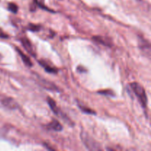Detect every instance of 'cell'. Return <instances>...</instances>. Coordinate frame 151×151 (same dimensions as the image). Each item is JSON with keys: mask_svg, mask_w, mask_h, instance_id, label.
<instances>
[{"mask_svg": "<svg viewBox=\"0 0 151 151\" xmlns=\"http://www.w3.org/2000/svg\"><path fill=\"white\" fill-rule=\"evenodd\" d=\"M130 86H131V88L132 89V91H134L136 97L138 98L139 101L140 102L143 109H147V97L145 92V90L143 88L141 84L139 83L134 82L131 83L130 84Z\"/></svg>", "mask_w": 151, "mask_h": 151, "instance_id": "cell-1", "label": "cell"}, {"mask_svg": "<svg viewBox=\"0 0 151 151\" xmlns=\"http://www.w3.org/2000/svg\"><path fill=\"white\" fill-rule=\"evenodd\" d=\"M81 138L82 139L83 143L86 146L88 150H102L100 145L91 137L88 135L86 132L81 133Z\"/></svg>", "mask_w": 151, "mask_h": 151, "instance_id": "cell-2", "label": "cell"}, {"mask_svg": "<svg viewBox=\"0 0 151 151\" xmlns=\"http://www.w3.org/2000/svg\"><path fill=\"white\" fill-rule=\"evenodd\" d=\"M1 103L3 106H4L6 109H9V110H16L19 108L18 103L12 97H4V98L1 99Z\"/></svg>", "mask_w": 151, "mask_h": 151, "instance_id": "cell-3", "label": "cell"}, {"mask_svg": "<svg viewBox=\"0 0 151 151\" xmlns=\"http://www.w3.org/2000/svg\"><path fill=\"white\" fill-rule=\"evenodd\" d=\"M139 48L140 49L142 52L145 53L147 57L150 56V44L149 41H147L144 38H139Z\"/></svg>", "mask_w": 151, "mask_h": 151, "instance_id": "cell-4", "label": "cell"}, {"mask_svg": "<svg viewBox=\"0 0 151 151\" xmlns=\"http://www.w3.org/2000/svg\"><path fill=\"white\" fill-rule=\"evenodd\" d=\"M38 83H39V85H41L43 88H46V89L47 90H50V91H59L58 88L54 83H52L50 82V81H47V80L41 78H38Z\"/></svg>", "mask_w": 151, "mask_h": 151, "instance_id": "cell-5", "label": "cell"}, {"mask_svg": "<svg viewBox=\"0 0 151 151\" xmlns=\"http://www.w3.org/2000/svg\"><path fill=\"white\" fill-rule=\"evenodd\" d=\"M47 103H48L49 106H50V108L51 109V110L52 111V112L55 114L57 115V116H60L62 119H63V118H65V116H63V114L60 112L59 108L57 106V104H56V103L55 102L54 100H52V99L50 98V97H48V98H47Z\"/></svg>", "mask_w": 151, "mask_h": 151, "instance_id": "cell-6", "label": "cell"}, {"mask_svg": "<svg viewBox=\"0 0 151 151\" xmlns=\"http://www.w3.org/2000/svg\"><path fill=\"white\" fill-rule=\"evenodd\" d=\"M20 41L21 43L22 44V45H23V47H24L25 50H26L29 54H31L33 56H35V51L33 50V47H32V44H31L30 41H29V39L25 38V37H23V38H21Z\"/></svg>", "mask_w": 151, "mask_h": 151, "instance_id": "cell-7", "label": "cell"}, {"mask_svg": "<svg viewBox=\"0 0 151 151\" xmlns=\"http://www.w3.org/2000/svg\"><path fill=\"white\" fill-rule=\"evenodd\" d=\"M93 41H96L97 43L100 44H103V45L106 46V47H111L112 46V42L110 38H106V37L103 36H94L92 38Z\"/></svg>", "mask_w": 151, "mask_h": 151, "instance_id": "cell-8", "label": "cell"}, {"mask_svg": "<svg viewBox=\"0 0 151 151\" xmlns=\"http://www.w3.org/2000/svg\"><path fill=\"white\" fill-rule=\"evenodd\" d=\"M46 128L48 130H52V131H61L63 130L61 124L55 119H53L52 122H50L48 125H46Z\"/></svg>", "mask_w": 151, "mask_h": 151, "instance_id": "cell-9", "label": "cell"}, {"mask_svg": "<svg viewBox=\"0 0 151 151\" xmlns=\"http://www.w3.org/2000/svg\"><path fill=\"white\" fill-rule=\"evenodd\" d=\"M38 63L41 64V66L44 68V70L46 71L48 73H52V74H56L58 72V70L55 69V68L52 67L50 65H49L48 63H47L44 60H38Z\"/></svg>", "mask_w": 151, "mask_h": 151, "instance_id": "cell-10", "label": "cell"}, {"mask_svg": "<svg viewBox=\"0 0 151 151\" xmlns=\"http://www.w3.org/2000/svg\"><path fill=\"white\" fill-rule=\"evenodd\" d=\"M16 50H17L18 53H19V55H20L21 58H22V61L24 62V63L25 65H26L27 66H29V67H31V66H32V62H31L30 59H29V57H27V56L26 55H24L23 53V52L21 51L20 50H19L18 47H16Z\"/></svg>", "mask_w": 151, "mask_h": 151, "instance_id": "cell-11", "label": "cell"}, {"mask_svg": "<svg viewBox=\"0 0 151 151\" xmlns=\"http://www.w3.org/2000/svg\"><path fill=\"white\" fill-rule=\"evenodd\" d=\"M78 107H79V109H81V111L83 112V113H85V114H91V115L94 114L95 115L96 114H97L95 111H93L92 109H89V108L86 107V106H82V105H80V103L78 104Z\"/></svg>", "mask_w": 151, "mask_h": 151, "instance_id": "cell-12", "label": "cell"}, {"mask_svg": "<svg viewBox=\"0 0 151 151\" xmlns=\"http://www.w3.org/2000/svg\"><path fill=\"white\" fill-rule=\"evenodd\" d=\"M7 9H8V10H10V12H12V13H16L18 12L19 7H18V6L16 5V4H14V3H9L8 6H7Z\"/></svg>", "mask_w": 151, "mask_h": 151, "instance_id": "cell-13", "label": "cell"}, {"mask_svg": "<svg viewBox=\"0 0 151 151\" xmlns=\"http://www.w3.org/2000/svg\"><path fill=\"white\" fill-rule=\"evenodd\" d=\"M27 29L29 30L32 31V32H38V31H39L41 29V26L40 25L33 24H29Z\"/></svg>", "mask_w": 151, "mask_h": 151, "instance_id": "cell-14", "label": "cell"}, {"mask_svg": "<svg viewBox=\"0 0 151 151\" xmlns=\"http://www.w3.org/2000/svg\"><path fill=\"white\" fill-rule=\"evenodd\" d=\"M99 94H103V95H106V96H109V97H114V93L113 91L111 90H103V91H99L98 92Z\"/></svg>", "mask_w": 151, "mask_h": 151, "instance_id": "cell-15", "label": "cell"}, {"mask_svg": "<svg viewBox=\"0 0 151 151\" xmlns=\"http://www.w3.org/2000/svg\"><path fill=\"white\" fill-rule=\"evenodd\" d=\"M9 36L7 34H5L4 32H2L1 29H0V38H7Z\"/></svg>", "mask_w": 151, "mask_h": 151, "instance_id": "cell-16", "label": "cell"}, {"mask_svg": "<svg viewBox=\"0 0 151 151\" xmlns=\"http://www.w3.org/2000/svg\"><path fill=\"white\" fill-rule=\"evenodd\" d=\"M1 59H2V55H1V54H0V61L1 60Z\"/></svg>", "mask_w": 151, "mask_h": 151, "instance_id": "cell-17", "label": "cell"}, {"mask_svg": "<svg viewBox=\"0 0 151 151\" xmlns=\"http://www.w3.org/2000/svg\"><path fill=\"white\" fill-rule=\"evenodd\" d=\"M138 1H141V0H138Z\"/></svg>", "mask_w": 151, "mask_h": 151, "instance_id": "cell-18", "label": "cell"}]
</instances>
